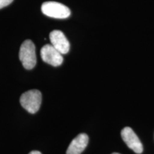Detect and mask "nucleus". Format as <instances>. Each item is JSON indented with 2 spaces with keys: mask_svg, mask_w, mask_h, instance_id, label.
<instances>
[{
  "mask_svg": "<svg viewBox=\"0 0 154 154\" xmlns=\"http://www.w3.org/2000/svg\"><path fill=\"white\" fill-rule=\"evenodd\" d=\"M88 143V136L86 134H81L71 142L66 151V154H81L86 149Z\"/></svg>",
  "mask_w": 154,
  "mask_h": 154,
  "instance_id": "7",
  "label": "nucleus"
},
{
  "mask_svg": "<svg viewBox=\"0 0 154 154\" xmlns=\"http://www.w3.org/2000/svg\"><path fill=\"white\" fill-rule=\"evenodd\" d=\"M12 2L13 0H0V9L10 5Z\"/></svg>",
  "mask_w": 154,
  "mask_h": 154,
  "instance_id": "8",
  "label": "nucleus"
},
{
  "mask_svg": "<svg viewBox=\"0 0 154 154\" xmlns=\"http://www.w3.org/2000/svg\"><path fill=\"white\" fill-rule=\"evenodd\" d=\"M42 11L46 16L56 19H66L71 14L69 7L57 2H46L43 3Z\"/></svg>",
  "mask_w": 154,
  "mask_h": 154,
  "instance_id": "3",
  "label": "nucleus"
},
{
  "mask_svg": "<svg viewBox=\"0 0 154 154\" xmlns=\"http://www.w3.org/2000/svg\"><path fill=\"white\" fill-rule=\"evenodd\" d=\"M49 38L51 45L61 54H66L69 52L70 44L62 32L59 30L52 31L49 34Z\"/></svg>",
  "mask_w": 154,
  "mask_h": 154,
  "instance_id": "6",
  "label": "nucleus"
},
{
  "mask_svg": "<svg viewBox=\"0 0 154 154\" xmlns=\"http://www.w3.org/2000/svg\"><path fill=\"white\" fill-rule=\"evenodd\" d=\"M62 55L51 44H46L41 49L42 60L53 66H59L62 64Z\"/></svg>",
  "mask_w": 154,
  "mask_h": 154,
  "instance_id": "4",
  "label": "nucleus"
},
{
  "mask_svg": "<svg viewBox=\"0 0 154 154\" xmlns=\"http://www.w3.org/2000/svg\"><path fill=\"white\" fill-rule=\"evenodd\" d=\"M111 154H120V153H111Z\"/></svg>",
  "mask_w": 154,
  "mask_h": 154,
  "instance_id": "10",
  "label": "nucleus"
},
{
  "mask_svg": "<svg viewBox=\"0 0 154 154\" xmlns=\"http://www.w3.org/2000/svg\"><path fill=\"white\" fill-rule=\"evenodd\" d=\"M42 99V93L38 90H29L21 96L20 103L25 110L34 114L39 109Z\"/></svg>",
  "mask_w": 154,
  "mask_h": 154,
  "instance_id": "2",
  "label": "nucleus"
},
{
  "mask_svg": "<svg viewBox=\"0 0 154 154\" xmlns=\"http://www.w3.org/2000/svg\"><path fill=\"white\" fill-rule=\"evenodd\" d=\"M29 154H42V153H41V152L38 151H33L30 152Z\"/></svg>",
  "mask_w": 154,
  "mask_h": 154,
  "instance_id": "9",
  "label": "nucleus"
},
{
  "mask_svg": "<svg viewBox=\"0 0 154 154\" xmlns=\"http://www.w3.org/2000/svg\"><path fill=\"white\" fill-rule=\"evenodd\" d=\"M19 59L26 69H32L36 66V56L34 44L30 39H26L21 45Z\"/></svg>",
  "mask_w": 154,
  "mask_h": 154,
  "instance_id": "1",
  "label": "nucleus"
},
{
  "mask_svg": "<svg viewBox=\"0 0 154 154\" xmlns=\"http://www.w3.org/2000/svg\"><path fill=\"white\" fill-rule=\"evenodd\" d=\"M121 137L128 147L136 153L140 154L143 151V145L137 135L130 127H126L121 131Z\"/></svg>",
  "mask_w": 154,
  "mask_h": 154,
  "instance_id": "5",
  "label": "nucleus"
}]
</instances>
